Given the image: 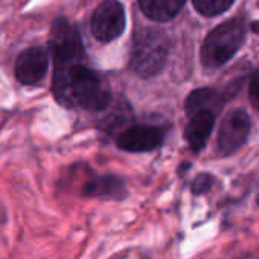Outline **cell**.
Wrapping results in <instances>:
<instances>
[{
  "label": "cell",
  "instance_id": "1",
  "mask_svg": "<svg viewBox=\"0 0 259 259\" xmlns=\"http://www.w3.org/2000/svg\"><path fill=\"white\" fill-rule=\"evenodd\" d=\"M54 95L64 107H79L92 113L105 111L111 104L107 81L84 63L54 66Z\"/></svg>",
  "mask_w": 259,
  "mask_h": 259
},
{
  "label": "cell",
  "instance_id": "2",
  "mask_svg": "<svg viewBox=\"0 0 259 259\" xmlns=\"http://www.w3.org/2000/svg\"><path fill=\"white\" fill-rule=\"evenodd\" d=\"M168 55L169 40L163 31L139 29L133 40L130 69L142 78H151L165 67Z\"/></svg>",
  "mask_w": 259,
  "mask_h": 259
},
{
  "label": "cell",
  "instance_id": "3",
  "mask_svg": "<svg viewBox=\"0 0 259 259\" xmlns=\"http://www.w3.org/2000/svg\"><path fill=\"white\" fill-rule=\"evenodd\" d=\"M245 25L241 19H232L215 28L201 46V63L206 69H217L227 63L242 46Z\"/></svg>",
  "mask_w": 259,
  "mask_h": 259
},
{
  "label": "cell",
  "instance_id": "4",
  "mask_svg": "<svg viewBox=\"0 0 259 259\" xmlns=\"http://www.w3.org/2000/svg\"><path fill=\"white\" fill-rule=\"evenodd\" d=\"M51 51L54 63L84 61V46L78 29L67 19H57L51 28Z\"/></svg>",
  "mask_w": 259,
  "mask_h": 259
},
{
  "label": "cell",
  "instance_id": "5",
  "mask_svg": "<svg viewBox=\"0 0 259 259\" xmlns=\"http://www.w3.org/2000/svg\"><path fill=\"white\" fill-rule=\"evenodd\" d=\"M125 10L117 0H105L93 13L92 34L96 40L108 43L116 40L125 29Z\"/></svg>",
  "mask_w": 259,
  "mask_h": 259
},
{
  "label": "cell",
  "instance_id": "6",
  "mask_svg": "<svg viewBox=\"0 0 259 259\" xmlns=\"http://www.w3.org/2000/svg\"><path fill=\"white\" fill-rule=\"evenodd\" d=\"M250 117L244 110L235 108L227 113L218 133V147L221 154H233L245 144L250 133Z\"/></svg>",
  "mask_w": 259,
  "mask_h": 259
},
{
  "label": "cell",
  "instance_id": "7",
  "mask_svg": "<svg viewBox=\"0 0 259 259\" xmlns=\"http://www.w3.org/2000/svg\"><path fill=\"white\" fill-rule=\"evenodd\" d=\"M163 130L156 125H132L116 138V145L128 153H148L162 147Z\"/></svg>",
  "mask_w": 259,
  "mask_h": 259
},
{
  "label": "cell",
  "instance_id": "8",
  "mask_svg": "<svg viewBox=\"0 0 259 259\" xmlns=\"http://www.w3.org/2000/svg\"><path fill=\"white\" fill-rule=\"evenodd\" d=\"M49 70V54L41 46L23 51L16 61V76L25 85L38 84Z\"/></svg>",
  "mask_w": 259,
  "mask_h": 259
},
{
  "label": "cell",
  "instance_id": "9",
  "mask_svg": "<svg viewBox=\"0 0 259 259\" xmlns=\"http://www.w3.org/2000/svg\"><path fill=\"white\" fill-rule=\"evenodd\" d=\"M215 114L210 110H200L191 114V120L185 128V139L194 153H200L213 130Z\"/></svg>",
  "mask_w": 259,
  "mask_h": 259
},
{
  "label": "cell",
  "instance_id": "10",
  "mask_svg": "<svg viewBox=\"0 0 259 259\" xmlns=\"http://www.w3.org/2000/svg\"><path fill=\"white\" fill-rule=\"evenodd\" d=\"M81 195L87 198L122 200L126 195V186L125 182L116 176H99L82 185Z\"/></svg>",
  "mask_w": 259,
  "mask_h": 259
},
{
  "label": "cell",
  "instance_id": "11",
  "mask_svg": "<svg viewBox=\"0 0 259 259\" xmlns=\"http://www.w3.org/2000/svg\"><path fill=\"white\" fill-rule=\"evenodd\" d=\"M186 0H139L142 13L154 22L172 20L185 7Z\"/></svg>",
  "mask_w": 259,
  "mask_h": 259
},
{
  "label": "cell",
  "instance_id": "12",
  "mask_svg": "<svg viewBox=\"0 0 259 259\" xmlns=\"http://www.w3.org/2000/svg\"><path fill=\"white\" fill-rule=\"evenodd\" d=\"M220 95L212 89H198L192 92L186 99V111L188 114H194L200 110H210L212 107H220Z\"/></svg>",
  "mask_w": 259,
  "mask_h": 259
},
{
  "label": "cell",
  "instance_id": "13",
  "mask_svg": "<svg viewBox=\"0 0 259 259\" xmlns=\"http://www.w3.org/2000/svg\"><path fill=\"white\" fill-rule=\"evenodd\" d=\"M235 0H192L194 8L206 17H213L226 13Z\"/></svg>",
  "mask_w": 259,
  "mask_h": 259
},
{
  "label": "cell",
  "instance_id": "14",
  "mask_svg": "<svg viewBox=\"0 0 259 259\" xmlns=\"http://www.w3.org/2000/svg\"><path fill=\"white\" fill-rule=\"evenodd\" d=\"M212 185H213V177L209 174H201L194 180L192 191H194V194H203V192L209 191L212 188Z\"/></svg>",
  "mask_w": 259,
  "mask_h": 259
},
{
  "label": "cell",
  "instance_id": "15",
  "mask_svg": "<svg viewBox=\"0 0 259 259\" xmlns=\"http://www.w3.org/2000/svg\"><path fill=\"white\" fill-rule=\"evenodd\" d=\"M250 101L259 110V70H256L250 79Z\"/></svg>",
  "mask_w": 259,
  "mask_h": 259
},
{
  "label": "cell",
  "instance_id": "16",
  "mask_svg": "<svg viewBox=\"0 0 259 259\" xmlns=\"http://www.w3.org/2000/svg\"><path fill=\"white\" fill-rule=\"evenodd\" d=\"M256 203H257V206H259V195H257V198H256Z\"/></svg>",
  "mask_w": 259,
  "mask_h": 259
}]
</instances>
